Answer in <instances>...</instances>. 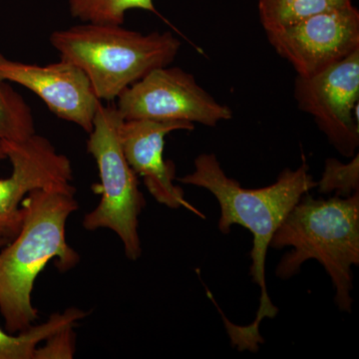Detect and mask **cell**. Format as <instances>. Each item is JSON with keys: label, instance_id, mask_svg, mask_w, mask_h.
I'll return each mask as SVG.
<instances>
[{"label": "cell", "instance_id": "ba28073f", "mask_svg": "<svg viewBox=\"0 0 359 359\" xmlns=\"http://www.w3.org/2000/svg\"><path fill=\"white\" fill-rule=\"evenodd\" d=\"M11 176L0 179V236L13 238L23 219L21 207L30 192L40 189L74 190L67 156L58 153L48 139L36 133L23 140L4 142Z\"/></svg>", "mask_w": 359, "mask_h": 359}, {"label": "cell", "instance_id": "9c48e42d", "mask_svg": "<svg viewBox=\"0 0 359 359\" xmlns=\"http://www.w3.org/2000/svg\"><path fill=\"white\" fill-rule=\"evenodd\" d=\"M266 32L297 76H313L359 48V13L351 6Z\"/></svg>", "mask_w": 359, "mask_h": 359}, {"label": "cell", "instance_id": "2e32d148", "mask_svg": "<svg viewBox=\"0 0 359 359\" xmlns=\"http://www.w3.org/2000/svg\"><path fill=\"white\" fill-rule=\"evenodd\" d=\"M320 194L334 193L340 198L351 197L359 192V156H353L349 163H342L335 158L325 161V169L320 182H318Z\"/></svg>", "mask_w": 359, "mask_h": 359}, {"label": "cell", "instance_id": "30bf717a", "mask_svg": "<svg viewBox=\"0 0 359 359\" xmlns=\"http://www.w3.org/2000/svg\"><path fill=\"white\" fill-rule=\"evenodd\" d=\"M0 80L30 90L53 114L74 123L86 133L93 129L101 101L83 71L69 61L61 59L51 65H29L0 54Z\"/></svg>", "mask_w": 359, "mask_h": 359}, {"label": "cell", "instance_id": "ac0fdd59", "mask_svg": "<svg viewBox=\"0 0 359 359\" xmlns=\"http://www.w3.org/2000/svg\"><path fill=\"white\" fill-rule=\"evenodd\" d=\"M9 241H11L9 238L1 237V236H0V249H1L4 245H6Z\"/></svg>", "mask_w": 359, "mask_h": 359}, {"label": "cell", "instance_id": "52a82bcc", "mask_svg": "<svg viewBox=\"0 0 359 359\" xmlns=\"http://www.w3.org/2000/svg\"><path fill=\"white\" fill-rule=\"evenodd\" d=\"M294 96L340 154L353 158L359 146V48L313 76H297Z\"/></svg>", "mask_w": 359, "mask_h": 359}, {"label": "cell", "instance_id": "3957f363", "mask_svg": "<svg viewBox=\"0 0 359 359\" xmlns=\"http://www.w3.org/2000/svg\"><path fill=\"white\" fill-rule=\"evenodd\" d=\"M269 247L292 248L276 266V275L282 280L297 275L306 262H318L334 285L337 308L351 313L353 266L359 264V192L327 200L306 194L276 231Z\"/></svg>", "mask_w": 359, "mask_h": 359}, {"label": "cell", "instance_id": "6da1fadb", "mask_svg": "<svg viewBox=\"0 0 359 359\" xmlns=\"http://www.w3.org/2000/svg\"><path fill=\"white\" fill-rule=\"evenodd\" d=\"M182 184L205 189L218 201L221 215L218 228L226 235L233 224L244 226L252 235L250 275L259 287L256 318L247 325H236L224 318L231 344L240 351L256 353L264 342L262 321L275 318L278 309L271 302L266 287V259L271 240L292 208L306 194L316 188L304 160L295 170L285 169L275 183L259 189H247L224 173L215 154H201L194 162V171L178 180Z\"/></svg>", "mask_w": 359, "mask_h": 359}, {"label": "cell", "instance_id": "277c9868", "mask_svg": "<svg viewBox=\"0 0 359 359\" xmlns=\"http://www.w3.org/2000/svg\"><path fill=\"white\" fill-rule=\"evenodd\" d=\"M50 43L61 59L83 71L100 101L115 100L151 71L171 65L181 47L171 32L143 34L92 22L51 33Z\"/></svg>", "mask_w": 359, "mask_h": 359}, {"label": "cell", "instance_id": "9a60e30c", "mask_svg": "<svg viewBox=\"0 0 359 359\" xmlns=\"http://www.w3.org/2000/svg\"><path fill=\"white\" fill-rule=\"evenodd\" d=\"M131 9L158 14L153 0H69L71 15L82 22L123 25Z\"/></svg>", "mask_w": 359, "mask_h": 359}, {"label": "cell", "instance_id": "5bb4252c", "mask_svg": "<svg viewBox=\"0 0 359 359\" xmlns=\"http://www.w3.org/2000/svg\"><path fill=\"white\" fill-rule=\"evenodd\" d=\"M35 133L29 106L8 82L0 80V162L6 159L4 142L23 140Z\"/></svg>", "mask_w": 359, "mask_h": 359}, {"label": "cell", "instance_id": "e0dca14e", "mask_svg": "<svg viewBox=\"0 0 359 359\" xmlns=\"http://www.w3.org/2000/svg\"><path fill=\"white\" fill-rule=\"evenodd\" d=\"M76 351L74 325L62 328L54 332L37 346L34 359H70L74 358Z\"/></svg>", "mask_w": 359, "mask_h": 359}, {"label": "cell", "instance_id": "8fae6325", "mask_svg": "<svg viewBox=\"0 0 359 359\" xmlns=\"http://www.w3.org/2000/svg\"><path fill=\"white\" fill-rule=\"evenodd\" d=\"M195 124L151 119L123 120L119 128L123 153L137 176L161 205L171 209L186 208L204 218L189 204L182 188L175 185L176 170L172 161L164 159L165 138L175 131H192Z\"/></svg>", "mask_w": 359, "mask_h": 359}, {"label": "cell", "instance_id": "4fadbf2b", "mask_svg": "<svg viewBox=\"0 0 359 359\" xmlns=\"http://www.w3.org/2000/svg\"><path fill=\"white\" fill-rule=\"evenodd\" d=\"M351 6V0H259V20L264 30L271 32Z\"/></svg>", "mask_w": 359, "mask_h": 359}, {"label": "cell", "instance_id": "7c38bea8", "mask_svg": "<svg viewBox=\"0 0 359 359\" xmlns=\"http://www.w3.org/2000/svg\"><path fill=\"white\" fill-rule=\"evenodd\" d=\"M87 313L77 308L51 314L45 323L20 332L11 334L0 327V359H34L35 351L50 335L62 328L76 325Z\"/></svg>", "mask_w": 359, "mask_h": 359}, {"label": "cell", "instance_id": "7a4b0ae2", "mask_svg": "<svg viewBox=\"0 0 359 359\" xmlns=\"http://www.w3.org/2000/svg\"><path fill=\"white\" fill-rule=\"evenodd\" d=\"M74 190L40 189L26 196L18 235L0 249V313L11 334L34 325L39 311L32 304L35 282L54 261L65 273L80 262L66 240V224L78 210Z\"/></svg>", "mask_w": 359, "mask_h": 359}, {"label": "cell", "instance_id": "5b68a950", "mask_svg": "<svg viewBox=\"0 0 359 359\" xmlns=\"http://www.w3.org/2000/svg\"><path fill=\"white\" fill-rule=\"evenodd\" d=\"M123 118L116 107L98 106L87 150L96 161L100 183L93 187L101 196L95 209L84 216L85 230L108 229L121 241L130 261L142 255L139 217L146 205L137 174L123 153L119 138Z\"/></svg>", "mask_w": 359, "mask_h": 359}, {"label": "cell", "instance_id": "8992f818", "mask_svg": "<svg viewBox=\"0 0 359 359\" xmlns=\"http://www.w3.org/2000/svg\"><path fill=\"white\" fill-rule=\"evenodd\" d=\"M115 106L124 120L182 121L216 126L231 119L229 106L219 103L181 68L161 67L131 85Z\"/></svg>", "mask_w": 359, "mask_h": 359}]
</instances>
